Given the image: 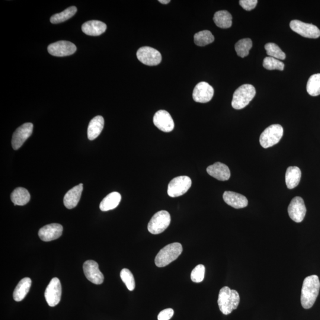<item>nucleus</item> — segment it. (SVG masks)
I'll return each instance as SVG.
<instances>
[{
	"mask_svg": "<svg viewBox=\"0 0 320 320\" xmlns=\"http://www.w3.org/2000/svg\"><path fill=\"white\" fill-rule=\"evenodd\" d=\"M194 40L197 46L202 47L212 44L215 40V38L210 31L204 30L195 34Z\"/></svg>",
	"mask_w": 320,
	"mask_h": 320,
	"instance_id": "c85d7f7f",
	"label": "nucleus"
},
{
	"mask_svg": "<svg viewBox=\"0 0 320 320\" xmlns=\"http://www.w3.org/2000/svg\"><path fill=\"white\" fill-rule=\"evenodd\" d=\"M48 52L51 56L57 57L68 56L76 52V48L74 44L68 41H60L50 44L48 46Z\"/></svg>",
	"mask_w": 320,
	"mask_h": 320,
	"instance_id": "f8f14e48",
	"label": "nucleus"
},
{
	"mask_svg": "<svg viewBox=\"0 0 320 320\" xmlns=\"http://www.w3.org/2000/svg\"><path fill=\"white\" fill-rule=\"evenodd\" d=\"M204 274H206V267L202 264L198 265L192 272L191 280L194 283L202 282Z\"/></svg>",
	"mask_w": 320,
	"mask_h": 320,
	"instance_id": "f704fd0d",
	"label": "nucleus"
},
{
	"mask_svg": "<svg viewBox=\"0 0 320 320\" xmlns=\"http://www.w3.org/2000/svg\"><path fill=\"white\" fill-rule=\"evenodd\" d=\"M63 226L58 224H52L43 227L40 230V238L44 242H50L62 236Z\"/></svg>",
	"mask_w": 320,
	"mask_h": 320,
	"instance_id": "f3484780",
	"label": "nucleus"
},
{
	"mask_svg": "<svg viewBox=\"0 0 320 320\" xmlns=\"http://www.w3.org/2000/svg\"><path fill=\"white\" fill-rule=\"evenodd\" d=\"M84 274L87 279L95 284H102L104 282V277L99 270L97 262L94 260L86 262L83 266Z\"/></svg>",
	"mask_w": 320,
	"mask_h": 320,
	"instance_id": "dca6fc26",
	"label": "nucleus"
},
{
	"mask_svg": "<svg viewBox=\"0 0 320 320\" xmlns=\"http://www.w3.org/2000/svg\"><path fill=\"white\" fill-rule=\"evenodd\" d=\"M306 90L308 94L312 97L320 95V74H316L310 78Z\"/></svg>",
	"mask_w": 320,
	"mask_h": 320,
	"instance_id": "c756f323",
	"label": "nucleus"
},
{
	"mask_svg": "<svg viewBox=\"0 0 320 320\" xmlns=\"http://www.w3.org/2000/svg\"><path fill=\"white\" fill-rule=\"evenodd\" d=\"M174 314V310L172 308L163 310L159 314L158 320H171Z\"/></svg>",
	"mask_w": 320,
	"mask_h": 320,
	"instance_id": "e433bc0d",
	"label": "nucleus"
},
{
	"mask_svg": "<svg viewBox=\"0 0 320 320\" xmlns=\"http://www.w3.org/2000/svg\"><path fill=\"white\" fill-rule=\"evenodd\" d=\"M214 21L218 27L222 28H229L232 25V17L227 11H220L214 15Z\"/></svg>",
	"mask_w": 320,
	"mask_h": 320,
	"instance_id": "bb28decb",
	"label": "nucleus"
},
{
	"mask_svg": "<svg viewBox=\"0 0 320 320\" xmlns=\"http://www.w3.org/2000/svg\"><path fill=\"white\" fill-rule=\"evenodd\" d=\"M264 66L265 69L268 70H279V71H284V64L280 62V60L274 58L272 57H267L264 60Z\"/></svg>",
	"mask_w": 320,
	"mask_h": 320,
	"instance_id": "72a5a7b5",
	"label": "nucleus"
},
{
	"mask_svg": "<svg viewBox=\"0 0 320 320\" xmlns=\"http://www.w3.org/2000/svg\"><path fill=\"white\" fill-rule=\"evenodd\" d=\"M288 214L294 222L300 223L303 222L306 216V208L302 198H294L288 207Z\"/></svg>",
	"mask_w": 320,
	"mask_h": 320,
	"instance_id": "9b49d317",
	"label": "nucleus"
},
{
	"mask_svg": "<svg viewBox=\"0 0 320 320\" xmlns=\"http://www.w3.org/2000/svg\"><path fill=\"white\" fill-rule=\"evenodd\" d=\"M183 247L178 242L172 243L163 248L156 258V264L158 268H164L177 260L182 252Z\"/></svg>",
	"mask_w": 320,
	"mask_h": 320,
	"instance_id": "7ed1b4c3",
	"label": "nucleus"
},
{
	"mask_svg": "<svg viewBox=\"0 0 320 320\" xmlns=\"http://www.w3.org/2000/svg\"><path fill=\"white\" fill-rule=\"evenodd\" d=\"M137 58L140 62L148 66H156L162 62L159 51L148 46L142 47L137 52Z\"/></svg>",
	"mask_w": 320,
	"mask_h": 320,
	"instance_id": "6e6552de",
	"label": "nucleus"
},
{
	"mask_svg": "<svg viewBox=\"0 0 320 320\" xmlns=\"http://www.w3.org/2000/svg\"><path fill=\"white\" fill-rule=\"evenodd\" d=\"M220 311L226 316L231 314L234 310L238 309L240 302V296L238 291L232 290L229 287L220 290L218 298Z\"/></svg>",
	"mask_w": 320,
	"mask_h": 320,
	"instance_id": "f03ea898",
	"label": "nucleus"
},
{
	"mask_svg": "<svg viewBox=\"0 0 320 320\" xmlns=\"http://www.w3.org/2000/svg\"><path fill=\"white\" fill-rule=\"evenodd\" d=\"M78 12V8L76 7L70 8L60 14L54 15L50 18V22L52 24H60L69 20L72 18Z\"/></svg>",
	"mask_w": 320,
	"mask_h": 320,
	"instance_id": "cd10ccee",
	"label": "nucleus"
},
{
	"mask_svg": "<svg viewBox=\"0 0 320 320\" xmlns=\"http://www.w3.org/2000/svg\"><path fill=\"white\" fill-rule=\"evenodd\" d=\"M159 2L162 4H168L171 1L170 0H160Z\"/></svg>",
	"mask_w": 320,
	"mask_h": 320,
	"instance_id": "4c0bfd02",
	"label": "nucleus"
},
{
	"mask_svg": "<svg viewBox=\"0 0 320 320\" xmlns=\"http://www.w3.org/2000/svg\"><path fill=\"white\" fill-rule=\"evenodd\" d=\"M120 278L124 283L126 284L128 289L130 291H133L136 289V284L135 278L130 270L124 268L120 273Z\"/></svg>",
	"mask_w": 320,
	"mask_h": 320,
	"instance_id": "473e14b6",
	"label": "nucleus"
},
{
	"mask_svg": "<svg viewBox=\"0 0 320 320\" xmlns=\"http://www.w3.org/2000/svg\"><path fill=\"white\" fill-rule=\"evenodd\" d=\"M121 200V194L118 192H113L102 200L100 209L103 212H108V211L116 209L119 206Z\"/></svg>",
	"mask_w": 320,
	"mask_h": 320,
	"instance_id": "b1692460",
	"label": "nucleus"
},
{
	"mask_svg": "<svg viewBox=\"0 0 320 320\" xmlns=\"http://www.w3.org/2000/svg\"><path fill=\"white\" fill-rule=\"evenodd\" d=\"M104 126V118L101 116H96L89 124L88 128V138L90 140H94L100 135Z\"/></svg>",
	"mask_w": 320,
	"mask_h": 320,
	"instance_id": "4be33fe9",
	"label": "nucleus"
},
{
	"mask_svg": "<svg viewBox=\"0 0 320 320\" xmlns=\"http://www.w3.org/2000/svg\"><path fill=\"white\" fill-rule=\"evenodd\" d=\"M208 174L220 181L228 180L231 178V172L228 166L220 162H216L207 168Z\"/></svg>",
	"mask_w": 320,
	"mask_h": 320,
	"instance_id": "6ab92c4d",
	"label": "nucleus"
},
{
	"mask_svg": "<svg viewBox=\"0 0 320 320\" xmlns=\"http://www.w3.org/2000/svg\"><path fill=\"white\" fill-rule=\"evenodd\" d=\"M34 130V124L27 123L19 127L15 131L12 139V146L14 150L21 148L26 140L31 136Z\"/></svg>",
	"mask_w": 320,
	"mask_h": 320,
	"instance_id": "ddd939ff",
	"label": "nucleus"
},
{
	"mask_svg": "<svg viewBox=\"0 0 320 320\" xmlns=\"http://www.w3.org/2000/svg\"><path fill=\"white\" fill-rule=\"evenodd\" d=\"M214 96V89L208 83L201 82L194 89V100L200 104H206L212 100Z\"/></svg>",
	"mask_w": 320,
	"mask_h": 320,
	"instance_id": "4468645a",
	"label": "nucleus"
},
{
	"mask_svg": "<svg viewBox=\"0 0 320 320\" xmlns=\"http://www.w3.org/2000/svg\"><path fill=\"white\" fill-rule=\"evenodd\" d=\"M302 172L300 168L290 167L288 168L286 176L287 187L289 190H294L299 185L302 179Z\"/></svg>",
	"mask_w": 320,
	"mask_h": 320,
	"instance_id": "393cba45",
	"label": "nucleus"
},
{
	"mask_svg": "<svg viewBox=\"0 0 320 320\" xmlns=\"http://www.w3.org/2000/svg\"><path fill=\"white\" fill-rule=\"evenodd\" d=\"M82 191L83 184H80L67 192L64 200V204L67 209L72 210L78 206Z\"/></svg>",
	"mask_w": 320,
	"mask_h": 320,
	"instance_id": "aec40b11",
	"label": "nucleus"
},
{
	"mask_svg": "<svg viewBox=\"0 0 320 320\" xmlns=\"http://www.w3.org/2000/svg\"><path fill=\"white\" fill-rule=\"evenodd\" d=\"M258 3V0H241L240 4L242 7L248 12H250L254 10Z\"/></svg>",
	"mask_w": 320,
	"mask_h": 320,
	"instance_id": "c9c22d12",
	"label": "nucleus"
},
{
	"mask_svg": "<svg viewBox=\"0 0 320 320\" xmlns=\"http://www.w3.org/2000/svg\"><path fill=\"white\" fill-rule=\"evenodd\" d=\"M154 124L162 132L169 133L174 129V122L171 114L166 110H160L156 112L154 117Z\"/></svg>",
	"mask_w": 320,
	"mask_h": 320,
	"instance_id": "2eb2a0df",
	"label": "nucleus"
},
{
	"mask_svg": "<svg viewBox=\"0 0 320 320\" xmlns=\"http://www.w3.org/2000/svg\"><path fill=\"white\" fill-rule=\"evenodd\" d=\"M265 50H266L267 54L270 57L274 58L278 60L286 59V54L276 44H268L265 46Z\"/></svg>",
	"mask_w": 320,
	"mask_h": 320,
	"instance_id": "2f4dec72",
	"label": "nucleus"
},
{
	"mask_svg": "<svg viewBox=\"0 0 320 320\" xmlns=\"http://www.w3.org/2000/svg\"><path fill=\"white\" fill-rule=\"evenodd\" d=\"M252 47V40L250 39H244L238 41L236 44L235 48L238 55L242 58H244L249 55Z\"/></svg>",
	"mask_w": 320,
	"mask_h": 320,
	"instance_id": "7c9ffc66",
	"label": "nucleus"
},
{
	"mask_svg": "<svg viewBox=\"0 0 320 320\" xmlns=\"http://www.w3.org/2000/svg\"><path fill=\"white\" fill-rule=\"evenodd\" d=\"M192 182L188 176H180L172 180L168 184V194L171 198L183 196L190 190Z\"/></svg>",
	"mask_w": 320,
	"mask_h": 320,
	"instance_id": "0eeeda50",
	"label": "nucleus"
},
{
	"mask_svg": "<svg viewBox=\"0 0 320 320\" xmlns=\"http://www.w3.org/2000/svg\"><path fill=\"white\" fill-rule=\"evenodd\" d=\"M32 280L26 278L22 280L16 288L14 294V298L16 302H21L28 296L32 286Z\"/></svg>",
	"mask_w": 320,
	"mask_h": 320,
	"instance_id": "5701e85b",
	"label": "nucleus"
},
{
	"mask_svg": "<svg viewBox=\"0 0 320 320\" xmlns=\"http://www.w3.org/2000/svg\"><path fill=\"white\" fill-rule=\"evenodd\" d=\"M290 27L296 33L309 39H318L320 37V30L312 24L304 23L300 20L290 22Z\"/></svg>",
	"mask_w": 320,
	"mask_h": 320,
	"instance_id": "1a4fd4ad",
	"label": "nucleus"
},
{
	"mask_svg": "<svg viewBox=\"0 0 320 320\" xmlns=\"http://www.w3.org/2000/svg\"><path fill=\"white\" fill-rule=\"evenodd\" d=\"M223 198L227 204L236 210L242 209L247 207L248 204L247 198L236 192H226Z\"/></svg>",
	"mask_w": 320,
	"mask_h": 320,
	"instance_id": "a211bd4d",
	"label": "nucleus"
},
{
	"mask_svg": "<svg viewBox=\"0 0 320 320\" xmlns=\"http://www.w3.org/2000/svg\"><path fill=\"white\" fill-rule=\"evenodd\" d=\"M170 223V214L168 211H160L150 220L148 226V231L154 235L160 234L168 228Z\"/></svg>",
	"mask_w": 320,
	"mask_h": 320,
	"instance_id": "423d86ee",
	"label": "nucleus"
},
{
	"mask_svg": "<svg viewBox=\"0 0 320 320\" xmlns=\"http://www.w3.org/2000/svg\"><path fill=\"white\" fill-rule=\"evenodd\" d=\"M107 30V25L103 22L92 20L86 22L82 26V30L86 34L90 36H98Z\"/></svg>",
	"mask_w": 320,
	"mask_h": 320,
	"instance_id": "412c9836",
	"label": "nucleus"
},
{
	"mask_svg": "<svg viewBox=\"0 0 320 320\" xmlns=\"http://www.w3.org/2000/svg\"><path fill=\"white\" fill-rule=\"evenodd\" d=\"M31 199L30 192L24 188H16L11 195V200L15 206H24Z\"/></svg>",
	"mask_w": 320,
	"mask_h": 320,
	"instance_id": "a878e982",
	"label": "nucleus"
},
{
	"mask_svg": "<svg viewBox=\"0 0 320 320\" xmlns=\"http://www.w3.org/2000/svg\"><path fill=\"white\" fill-rule=\"evenodd\" d=\"M284 130L280 124H273L262 134L260 143L263 148L267 149L276 145L284 136Z\"/></svg>",
	"mask_w": 320,
	"mask_h": 320,
	"instance_id": "39448f33",
	"label": "nucleus"
},
{
	"mask_svg": "<svg viewBox=\"0 0 320 320\" xmlns=\"http://www.w3.org/2000/svg\"><path fill=\"white\" fill-rule=\"evenodd\" d=\"M62 286L58 278H54L48 286L44 296L46 302L51 307L58 305L62 300Z\"/></svg>",
	"mask_w": 320,
	"mask_h": 320,
	"instance_id": "9d476101",
	"label": "nucleus"
},
{
	"mask_svg": "<svg viewBox=\"0 0 320 320\" xmlns=\"http://www.w3.org/2000/svg\"><path fill=\"white\" fill-rule=\"evenodd\" d=\"M256 90L254 86L244 84L239 88L233 96L232 106L236 110H242L247 107L256 96Z\"/></svg>",
	"mask_w": 320,
	"mask_h": 320,
	"instance_id": "20e7f679",
	"label": "nucleus"
},
{
	"mask_svg": "<svg viewBox=\"0 0 320 320\" xmlns=\"http://www.w3.org/2000/svg\"><path fill=\"white\" fill-rule=\"evenodd\" d=\"M320 281L316 275H312L304 280L302 294V304L306 310L312 308L319 295Z\"/></svg>",
	"mask_w": 320,
	"mask_h": 320,
	"instance_id": "f257e3e1",
	"label": "nucleus"
}]
</instances>
